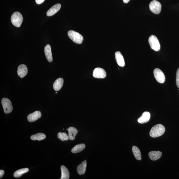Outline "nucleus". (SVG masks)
<instances>
[{"label":"nucleus","instance_id":"cd10ccee","mask_svg":"<svg viewBox=\"0 0 179 179\" xmlns=\"http://www.w3.org/2000/svg\"><path fill=\"white\" fill-rule=\"evenodd\" d=\"M130 0H123V1L124 3H127L130 1Z\"/></svg>","mask_w":179,"mask_h":179},{"label":"nucleus","instance_id":"9d476101","mask_svg":"<svg viewBox=\"0 0 179 179\" xmlns=\"http://www.w3.org/2000/svg\"><path fill=\"white\" fill-rule=\"evenodd\" d=\"M28 69L25 64H21L18 67L17 70L18 75L20 78L25 77L28 73Z\"/></svg>","mask_w":179,"mask_h":179},{"label":"nucleus","instance_id":"5701e85b","mask_svg":"<svg viewBox=\"0 0 179 179\" xmlns=\"http://www.w3.org/2000/svg\"><path fill=\"white\" fill-rule=\"evenodd\" d=\"M29 169L27 168H23L19 169L16 171L14 173V176L15 178H19L21 177L24 174L28 172Z\"/></svg>","mask_w":179,"mask_h":179},{"label":"nucleus","instance_id":"c85d7f7f","mask_svg":"<svg viewBox=\"0 0 179 179\" xmlns=\"http://www.w3.org/2000/svg\"><path fill=\"white\" fill-rule=\"evenodd\" d=\"M57 92H56V94H57Z\"/></svg>","mask_w":179,"mask_h":179},{"label":"nucleus","instance_id":"4be33fe9","mask_svg":"<svg viewBox=\"0 0 179 179\" xmlns=\"http://www.w3.org/2000/svg\"><path fill=\"white\" fill-rule=\"evenodd\" d=\"M46 135L43 133H40L36 134L31 136V139L35 141H41L44 140L46 138Z\"/></svg>","mask_w":179,"mask_h":179},{"label":"nucleus","instance_id":"7ed1b4c3","mask_svg":"<svg viewBox=\"0 0 179 179\" xmlns=\"http://www.w3.org/2000/svg\"><path fill=\"white\" fill-rule=\"evenodd\" d=\"M68 35L70 39L76 44H81L83 41L84 39L82 36L75 31H69L68 32Z\"/></svg>","mask_w":179,"mask_h":179},{"label":"nucleus","instance_id":"f3484780","mask_svg":"<svg viewBox=\"0 0 179 179\" xmlns=\"http://www.w3.org/2000/svg\"><path fill=\"white\" fill-rule=\"evenodd\" d=\"M64 80L63 78H59L56 79L53 84L54 89L56 91H59L61 90L63 85Z\"/></svg>","mask_w":179,"mask_h":179},{"label":"nucleus","instance_id":"39448f33","mask_svg":"<svg viewBox=\"0 0 179 179\" xmlns=\"http://www.w3.org/2000/svg\"><path fill=\"white\" fill-rule=\"evenodd\" d=\"M1 104L5 113L8 114L11 113L13 108L10 100L6 98H3L1 100Z\"/></svg>","mask_w":179,"mask_h":179},{"label":"nucleus","instance_id":"dca6fc26","mask_svg":"<svg viewBox=\"0 0 179 179\" xmlns=\"http://www.w3.org/2000/svg\"><path fill=\"white\" fill-rule=\"evenodd\" d=\"M87 165V161L85 160L77 166V170L79 175H82L85 173Z\"/></svg>","mask_w":179,"mask_h":179},{"label":"nucleus","instance_id":"412c9836","mask_svg":"<svg viewBox=\"0 0 179 179\" xmlns=\"http://www.w3.org/2000/svg\"><path fill=\"white\" fill-rule=\"evenodd\" d=\"M132 150L135 158L138 160H141L142 158L141 154L139 149L137 147L134 146L132 147Z\"/></svg>","mask_w":179,"mask_h":179},{"label":"nucleus","instance_id":"f03ea898","mask_svg":"<svg viewBox=\"0 0 179 179\" xmlns=\"http://www.w3.org/2000/svg\"><path fill=\"white\" fill-rule=\"evenodd\" d=\"M11 22L13 25L17 27H20L23 21V16L20 12H15L12 14L11 18Z\"/></svg>","mask_w":179,"mask_h":179},{"label":"nucleus","instance_id":"6ab92c4d","mask_svg":"<svg viewBox=\"0 0 179 179\" xmlns=\"http://www.w3.org/2000/svg\"><path fill=\"white\" fill-rule=\"evenodd\" d=\"M61 179H68L70 178V173L67 168L64 166H61Z\"/></svg>","mask_w":179,"mask_h":179},{"label":"nucleus","instance_id":"a878e982","mask_svg":"<svg viewBox=\"0 0 179 179\" xmlns=\"http://www.w3.org/2000/svg\"><path fill=\"white\" fill-rule=\"evenodd\" d=\"M45 0H35L36 3L38 4H40L42 3Z\"/></svg>","mask_w":179,"mask_h":179},{"label":"nucleus","instance_id":"393cba45","mask_svg":"<svg viewBox=\"0 0 179 179\" xmlns=\"http://www.w3.org/2000/svg\"><path fill=\"white\" fill-rule=\"evenodd\" d=\"M176 82L177 86L179 88V68L178 69L176 72Z\"/></svg>","mask_w":179,"mask_h":179},{"label":"nucleus","instance_id":"4468645a","mask_svg":"<svg viewBox=\"0 0 179 179\" xmlns=\"http://www.w3.org/2000/svg\"><path fill=\"white\" fill-rule=\"evenodd\" d=\"M150 118V113L148 112L145 111L141 117L138 119V121L140 123H145L148 122Z\"/></svg>","mask_w":179,"mask_h":179},{"label":"nucleus","instance_id":"6e6552de","mask_svg":"<svg viewBox=\"0 0 179 179\" xmlns=\"http://www.w3.org/2000/svg\"><path fill=\"white\" fill-rule=\"evenodd\" d=\"M93 75L95 78L103 79L106 77L107 74L106 71L103 69L98 68L95 69Z\"/></svg>","mask_w":179,"mask_h":179},{"label":"nucleus","instance_id":"9b49d317","mask_svg":"<svg viewBox=\"0 0 179 179\" xmlns=\"http://www.w3.org/2000/svg\"><path fill=\"white\" fill-rule=\"evenodd\" d=\"M45 53L48 61L50 63H51L53 61V59H52L51 47L49 45H47L45 46Z\"/></svg>","mask_w":179,"mask_h":179},{"label":"nucleus","instance_id":"2eb2a0df","mask_svg":"<svg viewBox=\"0 0 179 179\" xmlns=\"http://www.w3.org/2000/svg\"><path fill=\"white\" fill-rule=\"evenodd\" d=\"M68 132V137L69 139L72 141L75 140V137L78 132L77 129L73 127H70L68 129H66Z\"/></svg>","mask_w":179,"mask_h":179},{"label":"nucleus","instance_id":"423d86ee","mask_svg":"<svg viewBox=\"0 0 179 179\" xmlns=\"http://www.w3.org/2000/svg\"><path fill=\"white\" fill-rule=\"evenodd\" d=\"M149 8L150 10L153 13L158 14L160 13L162 9V6L159 2L156 0H154L150 2L149 4Z\"/></svg>","mask_w":179,"mask_h":179},{"label":"nucleus","instance_id":"0eeeda50","mask_svg":"<svg viewBox=\"0 0 179 179\" xmlns=\"http://www.w3.org/2000/svg\"><path fill=\"white\" fill-rule=\"evenodd\" d=\"M154 75L156 80L160 83H163L165 80V75L162 70L156 68L154 70Z\"/></svg>","mask_w":179,"mask_h":179},{"label":"nucleus","instance_id":"f8f14e48","mask_svg":"<svg viewBox=\"0 0 179 179\" xmlns=\"http://www.w3.org/2000/svg\"><path fill=\"white\" fill-rule=\"evenodd\" d=\"M61 5L60 4H56L52 6L47 12V16H51L54 15L61 9Z\"/></svg>","mask_w":179,"mask_h":179},{"label":"nucleus","instance_id":"f257e3e1","mask_svg":"<svg viewBox=\"0 0 179 179\" xmlns=\"http://www.w3.org/2000/svg\"><path fill=\"white\" fill-rule=\"evenodd\" d=\"M165 131V128L161 124H157L152 127L150 132V137L156 138L161 137Z\"/></svg>","mask_w":179,"mask_h":179},{"label":"nucleus","instance_id":"1a4fd4ad","mask_svg":"<svg viewBox=\"0 0 179 179\" xmlns=\"http://www.w3.org/2000/svg\"><path fill=\"white\" fill-rule=\"evenodd\" d=\"M42 113L39 111H36L32 114H31L27 116L28 120L29 122H33L36 121L38 119L41 118Z\"/></svg>","mask_w":179,"mask_h":179},{"label":"nucleus","instance_id":"bb28decb","mask_svg":"<svg viewBox=\"0 0 179 179\" xmlns=\"http://www.w3.org/2000/svg\"><path fill=\"white\" fill-rule=\"evenodd\" d=\"M4 174V171L3 170H0V178H1Z\"/></svg>","mask_w":179,"mask_h":179},{"label":"nucleus","instance_id":"b1692460","mask_svg":"<svg viewBox=\"0 0 179 179\" xmlns=\"http://www.w3.org/2000/svg\"><path fill=\"white\" fill-rule=\"evenodd\" d=\"M58 137L59 139L62 141H68L69 139L68 135L65 132H59L58 134Z\"/></svg>","mask_w":179,"mask_h":179},{"label":"nucleus","instance_id":"aec40b11","mask_svg":"<svg viewBox=\"0 0 179 179\" xmlns=\"http://www.w3.org/2000/svg\"><path fill=\"white\" fill-rule=\"evenodd\" d=\"M86 147L84 144H80L76 145L71 149V151L74 154L77 153L84 150Z\"/></svg>","mask_w":179,"mask_h":179},{"label":"nucleus","instance_id":"20e7f679","mask_svg":"<svg viewBox=\"0 0 179 179\" xmlns=\"http://www.w3.org/2000/svg\"><path fill=\"white\" fill-rule=\"evenodd\" d=\"M149 42L151 48L155 51H159L160 49V45L157 37L153 35L149 38Z\"/></svg>","mask_w":179,"mask_h":179},{"label":"nucleus","instance_id":"ddd939ff","mask_svg":"<svg viewBox=\"0 0 179 179\" xmlns=\"http://www.w3.org/2000/svg\"><path fill=\"white\" fill-rule=\"evenodd\" d=\"M116 60L118 65L123 67L125 65V61L122 54L119 52H117L115 53Z\"/></svg>","mask_w":179,"mask_h":179},{"label":"nucleus","instance_id":"a211bd4d","mask_svg":"<svg viewBox=\"0 0 179 179\" xmlns=\"http://www.w3.org/2000/svg\"><path fill=\"white\" fill-rule=\"evenodd\" d=\"M148 155L150 159L153 161H156L160 158L162 153L159 151H152L150 152Z\"/></svg>","mask_w":179,"mask_h":179}]
</instances>
